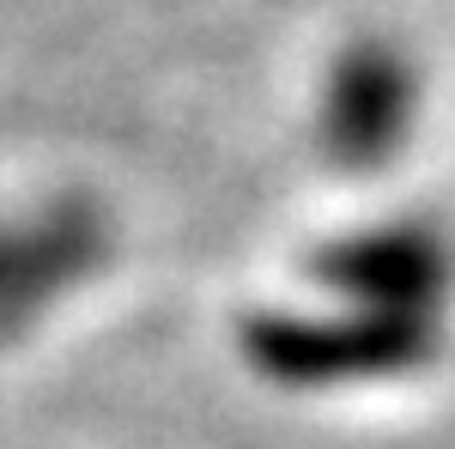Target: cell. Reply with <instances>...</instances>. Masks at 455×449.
<instances>
[{
    "label": "cell",
    "mask_w": 455,
    "mask_h": 449,
    "mask_svg": "<svg viewBox=\"0 0 455 449\" xmlns=\"http://www.w3.org/2000/svg\"><path fill=\"white\" fill-rule=\"evenodd\" d=\"M450 274L455 255L431 225L352 231L315 255V279L328 292H340L352 310H388V316H431Z\"/></svg>",
    "instance_id": "cell-3"
},
{
    "label": "cell",
    "mask_w": 455,
    "mask_h": 449,
    "mask_svg": "<svg viewBox=\"0 0 455 449\" xmlns=\"http://www.w3.org/2000/svg\"><path fill=\"white\" fill-rule=\"evenodd\" d=\"M419 109L413 61L388 43H352L322 92V152L347 171H371L407 140Z\"/></svg>",
    "instance_id": "cell-2"
},
{
    "label": "cell",
    "mask_w": 455,
    "mask_h": 449,
    "mask_svg": "<svg viewBox=\"0 0 455 449\" xmlns=\"http://www.w3.org/2000/svg\"><path fill=\"white\" fill-rule=\"evenodd\" d=\"M243 352L261 377L285 389H334V382L401 377L437 352L431 316L340 310V316H255Z\"/></svg>",
    "instance_id": "cell-1"
}]
</instances>
